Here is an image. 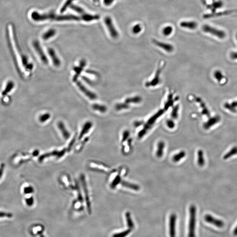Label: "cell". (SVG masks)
<instances>
[{"label": "cell", "instance_id": "3", "mask_svg": "<svg viewBox=\"0 0 237 237\" xmlns=\"http://www.w3.org/2000/svg\"><path fill=\"white\" fill-rule=\"evenodd\" d=\"M202 30L205 33H209L219 38L223 39L226 36V33L224 31L219 30L209 25H204Z\"/></svg>", "mask_w": 237, "mask_h": 237}, {"label": "cell", "instance_id": "26", "mask_svg": "<svg viewBox=\"0 0 237 237\" xmlns=\"http://www.w3.org/2000/svg\"><path fill=\"white\" fill-rule=\"evenodd\" d=\"M122 184L125 187L129 188L135 191L139 190L140 187L138 185L133 184L130 183L126 182V181H123L122 182Z\"/></svg>", "mask_w": 237, "mask_h": 237}, {"label": "cell", "instance_id": "25", "mask_svg": "<svg viewBox=\"0 0 237 237\" xmlns=\"http://www.w3.org/2000/svg\"><path fill=\"white\" fill-rule=\"evenodd\" d=\"M126 221H127V227L129 228H132L133 229L134 228V224L132 218L130 216V213L127 212L126 213Z\"/></svg>", "mask_w": 237, "mask_h": 237}, {"label": "cell", "instance_id": "19", "mask_svg": "<svg viewBox=\"0 0 237 237\" xmlns=\"http://www.w3.org/2000/svg\"><path fill=\"white\" fill-rule=\"evenodd\" d=\"M100 16L99 15H92L87 14V13H84L82 15L81 19L83 20L86 22L91 21L94 20H97L99 19Z\"/></svg>", "mask_w": 237, "mask_h": 237}, {"label": "cell", "instance_id": "4", "mask_svg": "<svg viewBox=\"0 0 237 237\" xmlns=\"http://www.w3.org/2000/svg\"><path fill=\"white\" fill-rule=\"evenodd\" d=\"M104 22L110 33V36L113 38H117L119 35L118 32L116 29L112 19L110 17H106L104 19Z\"/></svg>", "mask_w": 237, "mask_h": 237}, {"label": "cell", "instance_id": "43", "mask_svg": "<svg viewBox=\"0 0 237 237\" xmlns=\"http://www.w3.org/2000/svg\"><path fill=\"white\" fill-rule=\"evenodd\" d=\"M231 105L232 107L233 108V109H234L235 111H237V101L232 102L231 103Z\"/></svg>", "mask_w": 237, "mask_h": 237}, {"label": "cell", "instance_id": "29", "mask_svg": "<svg viewBox=\"0 0 237 237\" xmlns=\"http://www.w3.org/2000/svg\"><path fill=\"white\" fill-rule=\"evenodd\" d=\"M51 117V115L49 113H46L41 115L39 117V120L41 123L46 121Z\"/></svg>", "mask_w": 237, "mask_h": 237}, {"label": "cell", "instance_id": "14", "mask_svg": "<svg viewBox=\"0 0 237 237\" xmlns=\"http://www.w3.org/2000/svg\"><path fill=\"white\" fill-rule=\"evenodd\" d=\"M180 26L183 28L190 30H195L197 28L198 24L196 22L183 21L180 23Z\"/></svg>", "mask_w": 237, "mask_h": 237}, {"label": "cell", "instance_id": "47", "mask_svg": "<svg viewBox=\"0 0 237 237\" xmlns=\"http://www.w3.org/2000/svg\"><path fill=\"white\" fill-rule=\"evenodd\" d=\"M233 234L235 236H237V226L235 227L234 230L233 231Z\"/></svg>", "mask_w": 237, "mask_h": 237}, {"label": "cell", "instance_id": "12", "mask_svg": "<svg viewBox=\"0 0 237 237\" xmlns=\"http://www.w3.org/2000/svg\"><path fill=\"white\" fill-rule=\"evenodd\" d=\"M153 41L154 44L159 47L161 49H163V50H165L166 52L171 53L174 50V47L170 44L158 41L156 40H153Z\"/></svg>", "mask_w": 237, "mask_h": 237}, {"label": "cell", "instance_id": "42", "mask_svg": "<svg viewBox=\"0 0 237 237\" xmlns=\"http://www.w3.org/2000/svg\"><path fill=\"white\" fill-rule=\"evenodd\" d=\"M26 202L28 206H31L33 205V200L32 198H29L26 199Z\"/></svg>", "mask_w": 237, "mask_h": 237}, {"label": "cell", "instance_id": "45", "mask_svg": "<svg viewBox=\"0 0 237 237\" xmlns=\"http://www.w3.org/2000/svg\"><path fill=\"white\" fill-rule=\"evenodd\" d=\"M142 124V122H136L134 123V126H135V127H139V126H140Z\"/></svg>", "mask_w": 237, "mask_h": 237}, {"label": "cell", "instance_id": "18", "mask_svg": "<svg viewBox=\"0 0 237 237\" xmlns=\"http://www.w3.org/2000/svg\"><path fill=\"white\" fill-rule=\"evenodd\" d=\"M56 33V31L55 29H50L43 34L42 37L43 40H48L50 38H52L55 36Z\"/></svg>", "mask_w": 237, "mask_h": 237}, {"label": "cell", "instance_id": "46", "mask_svg": "<svg viewBox=\"0 0 237 237\" xmlns=\"http://www.w3.org/2000/svg\"><path fill=\"white\" fill-rule=\"evenodd\" d=\"M37 234L38 235L39 237H45L44 235L43 234L42 232L41 231H37Z\"/></svg>", "mask_w": 237, "mask_h": 237}, {"label": "cell", "instance_id": "17", "mask_svg": "<svg viewBox=\"0 0 237 237\" xmlns=\"http://www.w3.org/2000/svg\"><path fill=\"white\" fill-rule=\"evenodd\" d=\"M92 108L94 110L99 112L102 113H105L107 111V107L105 105H101V104H93L91 106Z\"/></svg>", "mask_w": 237, "mask_h": 237}, {"label": "cell", "instance_id": "32", "mask_svg": "<svg viewBox=\"0 0 237 237\" xmlns=\"http://www.w3.org/2000/svg\"><path fill=\"white\" fill-rule=\"evenodd\" d=\"M215 78L218 80V82H221L224 78V76L222 74V73L220 71L218 70L215 72L214 74Z\"/></svg>", "mask_w": 237, "mask_h": 237}, {"label": "cell", "instance_id": "22", "mask_svg": "<svg viewBox=\"0 0 237 237\" xmlns=\"http://www.w3.org/2000/svg\"><path fill=\"white\" fill-rule=\"evenodd\" d=\"M186 156V152L184 151H181L176 154L172 157V160L174 162L177 163L181 160Z\"/></svg>", "mask_w": 237, "mask_h": 237}, {"label": "cell", "instance_id": "13", "mask_svg": "<svg viewBox=\"0 0 237 237\" xmlns=\"http://www.w3.org/2000/svg\"><path fill=\"white\" fill-rule=\"evenodd\" d=\"M221 121V117L219 116H216L210 118L206 122L203 124V127L205 130H208L218 124Z\"/></svg>", "mask_w": 237, "mask_h": 237}, {"label": "cell", "instance_id": "10", "mask_svg": "<svg viewBox=\"0 0 237 237\" xmlns=\"http://www.w3.org/2000/svg\"><path fill=\"white\" fill-rule=\"evenodd\" d=\"M87 62L85 59H82L80 62V65L78 66H75L74 68V70L75 74L73 78V81L76 82L78 80V78L80 76L81 72L83 71V69L86 65Z\"/></svg>", "mask_w": 237, "mask_h": 237}, {"label": "cell", "instance_id": "1", "mask_svg": "<svg viewBox=\"0 0 237 237\" xmlns=\"http://www.w3.org/2000/svg\"><path fill=\"white\" fill-rule=\"evenodd\" d=\"M32 19L36 21H42L46 20H52L62 21L76 20L78 21L81 19V18L76 15H57L50 12L45 14H39L36 11H33L31 14Z\"/></svg>", "mask_w": 237, "mask_h": 237}, {"label": "cell", "instance_id": "20", "mask_svg": "<svg viewBox=\"0 0 237 237\" xmlns=\"http://www.w3.org/2000/svg\"><path fill=\"white\" fill-rule=\"evenodd\" d=\"M223 6V2L221 1H218L215 2L213 3L212 5H209L207 6V8L210 9L212 11V13H214L215 11L218 8H221Z\"/></svg>", "mask_w": 237, "mask_h": 237}, {"label": "cell", "instance_id": "48", "mask_svg": "<svg viewBox=\"0 0 237 237\" xmlns=\"http://www.w3.org/2000/svg\"><path fill=\"white\" fill-rule=\"evenodd\" d=\"M94 2H99V0H94Z\"/></svg>", "mask_w": 237, "mask_h": 237}, {"label": "cell", "instance_id": "2", "mask_svg": "<svg viewBox=\"0 0 237 237\" xmlns=\"http://www.w3.org/2000/svg\"><path fill=\"white\" fill-rule=\"evenodd\" d=\"M196 208L195 205H191L189 208V221L188 225V237H196Z\"/></svg>", "mask_w": 237, "mask_h": 237}, {"label": "cell", "instance_id": "27", "mask_svg": "<svg viewBox=\"0 0 237 237\" xmlns=\"http://www.w3.org/2000/svg\"><path fill=\"white\" fill-rule=\"evenodd\" d=\"M142 100V98L140 97L137 96L127 98V99L125 100V103H127V104H129V103L137 104V103L141 102Z\"/></svg>", "mask_w": 237, "mask_h": 237}, {"label": "cell", "instance_id": "41", "mask_svg": "<svg viewBox=\"0 0 237 237\" xmlns=\"http://www.w3.org/2000/svg\"><path fill=\"white\" fill-rule=\"evenodd\" d=\"M33 188L31 187H26L24 189V192L25 194H30L33 192Z\"/></svg>", "mask_w": 237, "mask_h": 237}, {"label": "cell", "instance_id": "39", "mask_svg": "<svg viewBox=\"0 0 237 237\" xmlns=\"http://www.w3.org/2000/svg\"><path fill=\"white\" fill-rule=\"evenodd\" d=\"M167 125L170 129H173L175 127L174 122L171 120H168L167 121Z\"/></svg>", "mask_w": 237, "mask_h": 237}, {"label": "cell", "instance_id": "5", "mask_svg": "<svg viewBox=\"0 0 237 237\" xmlns=\"http://www.w3.org/2000/svg\"><path fill=\"white\" fill-rule=\"evenodd\" d=\"M76 83L77 87L80 90V91L85 95L90 100H95L96 99H97L96 94L93 92L89 90L80 81L77 80L76 81Z\"/></svg>", "mask_w": 237, "mask_h": 237}, {"label": "cell", "instance_id": "24", "mask_svg": "<svg viewBox=\"0 0 237 237\" xmlns=\"http://www.w3.org/2000/svg\"><path fill=\"white\" fill-rule=\"evenodd\" d=\"M133 230L132 228L128 227V229L126 230L113 235L112 237H127L128 235L130 234Z\"/></svg>", "mask_w": 237, "mask_h": 237}, {"label": "cell", "instance_id": "35", "mask_svg": "<svg viewBox=\"0 0 237 237\" xmlns=\"http://www.w3.org/2000/svg\"><path fill=\"white\" fill-rule=\"evenodd\" d=\"M13 215L12 213L0 211V218H11L13 217Z\"/></svg>", "mask_w": 237, "mask_h": 237}, {"label": "cell", "instance_id": "44", "mask_svg": "<svg viewBox=\"0 0 237 237\" xmlns=\"http://www.w3.org/2000/svg\"><path fill=\"white\" fill-rule=\"evenodd\" d=\"M231 57L233 59H237V53L234 52L231 54Z\"/></svg>", "mask_w": 237, "mask_h": 237}, {"label": "cell", "instance_id": "37", "mask_svg": "<svg viewBox=\"0 0 237 237\" xmlns=\"http://www.w3.org/2000/svg\"><path fill=\"white\" fill-rule=\"evenodd\" d=\"M121 181V177L119 176H116V178L114 180L112 184V187L113 188L116 187L120 182Z\"/></svg>", "mask_w": 237, "mask_h": 237}, {"label": "cell", "instance_id": "28", "mask_svg": "<svg viewBox=\"0 0 237 237\" xmlns=\"http://www.w3.org/2000/svg\"><path fill=\"white\" fill-rule=\"evenodd\" d=\"M128 108L129 105H127L126 103L125 104V102L124 103H118L115 106V108L117 111L124 110Z\"/></svg>", "mask_w": 237, "mask_h": 237}, {"label": "cell", "instance_id": "38", "mask_svg": "<svg viewBox=\"0 0 237 237\" xmlns=\"http://www.w3.org/2000/svg\"><path fill=\"white\" fill-rule=\"evenodd\" d=\"M130 133L129 130H126L124 131L123 134L122 142H124L126 141V140L129 138V136H130Z\"/></svg>", "mask_w": 237, "mask_h": 237}, {"label": "cell", "instance_id": "15", "mask_svg": "<svg viewBox=\"0 0 237 237\" xmlns=\"http://www.w3.org/2000/svg\"><path fill=\"white\" fill-rule=\"evenodd\" d=\"M165 147V144L164 142L160 141L158 144L157 151L156 152V155L157 157L161 158L162 157L164 153Z\"/></svg>", "mask_w": 237, "mask_h": 237}, {"label": "cell", "instance_id": "7", "mask_svg": "<svg viewBox=\"0 0 237 237\" xmlns=\"http://www.w3.org/2000/svg\"><path fill=\"white\" fill-rule=\"evenodd\" d=\"M204 220L207 223L213 224L219 228H222L224 225V222L222 220L215 218L210 214L205 215Z\"/></svg>", "mask_w": 237, "mask_h": 237}, {"label": "cell", "instance_id": "9", "mask_svg": "<svg viewBox=\"0 0 237 237\" xmlns=\"http://www.w3.org/2000/svg\"><path fill=\"white\" fill-rule=\"evenodd\" d=\"M234 14H237V10H227V11H221V12L212 13L210 14H207L203 15L205 19L212 18L217 17L225 16V15H231Z\"/></svg>", "mask_w": 237, "mask_h": 237}, {"label": "cell", "instance_id": "36", "mask_svg": "<svg viewBox=\"0 0 237 237\" xmlns=\"http://www.w3.org/2000/svg\"><path fill=\"white\" fill-rule=\"evenodd\" d=\"M142 28L140 24H137L133 27L132 31L134 34H138L142 31Z\"/></svg>", "mask_w": 237, "mask_h": 237}, {"label": "cell", "instance_id": "8", "mask_svg": "<svg viewBox=\"0 0 237 237\" xmlns=\"http://www.w3.org/2000/svg\"><path fill=\"white\" fill-rule=\"evenodd\" d=\"M176 216L172 214L169 219V233L170 237H176Z\"/></svg>", "mask_w": 237, "mask_h": 237}, {"label": "cell", "instance_id": "16", "mask_svg": "<svg viewBox=\"0 0 237 237\" xmlns=\"http://www.w3.org/2000/svg\"><path fill=\"white\" fill-rule=\"evenodd\" d=\"M197 163L198 165L200 167L204 166L205 162L204 156V153L202 150H199L197 152Z\"/></svg>", "mask_w": 237, "mask_h": 237}, {"label": "cell", "instance_id": "33", "mask_svg": "<svg viewBox=\"0 0 237 237\" xmlns=\"http://www.w3.org/2000/svg\"><path fill=\"white\" fill-rule=\"evenodd\" d=\"M74 1H75V0H67L66 2L64 4L63 6H62V8H61V10H60V12L61 13H63V12H64L69 6H71V4Z\"/></svg>", "mask_w": 237, "mask_h": 237}, {"label": "cell", "instance_id": "40", "mask_svg": "<svg viewBox=\"0 0 237 237\" xmlns=\"http://www.w3.org/2000/svg\"><path fill=\"white\" fill-rule=\"evenodd\" d=\"M5 164L4 163L1 164L0 165V179L2 177L3 174H4V171H5Z\"/></svg>", "mask_w": 237, "mask_h": 237}, {"label": "cell", "instance_id": "34", "mask_svg": "<svg viewBox=\"0 0 237 237\" xmlns=\"http://www.w3.org/2000/svg\"><path fill=\"white\" fill-rule=\"evenodd\" d=\"M70 8L73 9V10H74L77 13H80V14L83 15L85 13V12L83 10V9L78 7V6H74V5H72V6H70Z\"/></svg>", "mask_w": 237, "mask_h": 237}, {"label": "cell", "instance_id": "30", "mask_svg": "<svg viewBox=\"0 0 237 237\" xmlns=\"http://www.w3.org/2000/svg\"><path fill=\"white\" fill-rule=\"evenodd\" d=\"M58 127L60 130L62 132L64 135L68 136L69 135L68 132L66 128L65 127L63 123L62 122H59L58 123Z\"/></svg>", "mask_w": 237, "mask_h": 237}, {"label": "cell", "instance_id": "11", "mask_svg": "<svg viewBox=\"0 0 237 237\" xmlns=\"http://www.w3.org/2000/svg\"><path fill=\"white\" fill-rule=\"evenodd\" d=\"M48 53L50 58L52 59L53 65L56 67H59L61 64V61L57 56L55 50L52 48H49L48 49Z\"/></svg>", "mask_w": 237, "mask_h": 237}, {"label": "cell", "instance_id": "31", "mask_svg": "<svg viewBox=\"0 0 237 237\" xmlns=\"http://www.w3.org/2000/svg\"><path fill=\"white\" fill-rule=\"evenodd\" d=\"M173 28L171 26H167L163 29V34L166 36H169L173 32Z\"/></svg>", "mask_w": 237, "mask_h": 237}, {"label": "cell", "instance_id": "6", "mask_svg": "<svg viewBox=\"0 0 237 237\" xmlns=\"http://www.w3.org/2000/svg\"><path fill=\"white\" fill-rule=\"evenodd\" d=\"M33 45L36 53L39 56L42 62L45 65H48L49 63V60L47 58L46 55L42 49L39 42L37 40H34L33 43Z\"/></svg>", "mask_w": 237, "mask_h": 237}, {"label": "cell", "instance_id": "23", "mask_svg": "<svg viewBox=\"0 0 237 237\" xmlns=\"http://www.w3.org/2000/svg\"><path fill=\"white\" fill-rule=\"evenodd\" d=\"M197 101L198 102H199L200 104V106L202 108V113L204 115H205L207 117H209L210 116V112L209 111L208 109L205 106V104L202 102V100L199 98H198L197 99Z\"/></svg>", "mask_w": 237, "mask_h": 237}, {"label": "cell", "instance_id": "21", "mask_svg": "<svg viewBox=\"0 0 237 237\" xmlns=\"http://www.w3.org/2000/svg\"><path fill=\"white\" fill-rule=\"evenodd\" d=\"M237 154V146H235L229 151L224 154L223 159L224 160L229 159L231 157L236 155Z\"/></svg>", "mask_w": 237, "mask_h": 237}, {"label": "cell", "instance_id": "49", "mask_svg": "<svg viewBox=\"0 0 237 237\" xmlns=\"http://www.w3.org/2000/svg\"><path fill=\"white\" fill-rule=\"evenodd\" d=\"M236 39H237V35H236Z\"/></svg>", "mask_w": 237, "mask_h": 237}]
</instances>
